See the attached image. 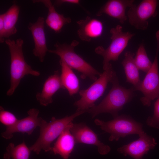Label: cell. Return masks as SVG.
<instances>
[{
    "instance_id": "obj_1",
    "label": "cell",
    "mask_w": 159,
    "mask_h": 159,
    "mask_svg": "<svg viewBox=\"0 0 159 159\" xmlns=\"http://www.w3.org/2000/svg\"><path fill=\"white\" fill-rule=\"evenodd\" d=\"M111 82L112 88L105 97L98 105L86 110L92 118L103 113H109L114 118L117 117L119 112L133 97L135 91L133 87L126 89L120 85L116 73Z\"/></svg>"
},
{
    "instance_id": "obj_2",
    "label": "cell",
    "mask_w": 159,
    "mask_h": 159,
    "mask_svg": "<svg viewBox=\"0 0 159 159\" xmlns=\"http://www.w3.org/2000/svg\"><path fill=\"white\" fill-rule=\"evenodd\" d=\"M5 42L9 48L10 55V86L6 92L7 96H10L14 94L21 80L25 75L38 77L40 73L33 69L25 61L23 51V39L19 38L15 41L7 39Z\"/></svg>"
},
{
    "instance_id": "obj_3",
    "label": "cell",
    "mask_w": 159,
    "mask_h": 159,
    "mask_svg": "<svg viewBox=\"0 0 159 159\" xmlns=\"http://www.w3.org/2000/svg\"><path fill=\"white\" fill-rule=\"evenodd\" d=\"M86 112V111H76L70 116H66L61 119L52 117L50 122H47L40 127L38 138L29 147L31 151L37 154H39L42 150L45 152L51 151L53 142L76 117Z\"/></svg>"
},
{
    "instance_id": "obj_4",
    "label": "cell",
    "mask_w": 159,
    "mask_h": 159,
    "mask_svg": "<svg viewBox=\"0 0 159 159\" xmlns=\"http://www.w3.org/2000/svg\"><path fill=\"white\" fill-rule=\"evenodd\" d=\"M79 44V42L76 40H73L69 44L57 42L54 45L55 49L49 50L48 52L59 56L60 60L69 67L80 72L82 78L88 77L95 81L97 79V76H100L102 73L95 69L75 52L74 49Z\"/></svg>"
},
{
    "instance_id": "obj_5",
    "label": "cell",
    "mask_w": 159,
    "mask_h": 159,
    "mask_svg": "<svg viewBox=\"0 0 159 159\" xmlns=\"http://www.w3.org/2000/svg\"><path fill=\"white\" fill-rule=\"evenodd\" d=\"M94 122L101 130L110 135L109 138L110 141H118L120 138L130 135L137 134L139 136L144 132L141 123L124 115H118L108 121L96 119Z\"/></svg>"
},
{
    "instance_id": "obj_6",
    "label": "cell",
    "mask_w": 159,
    "mask_h": 159,
    "mask_svg": "<svg viewBox=\"0 0 159 159\" xmlns=\"http://www.w3.org/2000/svg\"><path fill=\"white\" fill-rule=\"evenodd\" d=\"M116 73L110 63L99 77L88 88L80 90V98L74 103L77 111H86L94 107L95 102L103 95L108 83L111 82Z\"/></svg>"
},
{
    "instance_id": "obj_7",
    "label": "cell",
    "mask_w": 159,
    "mask_h": 159,
    "mask_svg": "<svg viewBox=\"0 0 159 159\" xmlns=\"http://www.w3.org/2000/svg\"><path fill=\"white\" fill-rule=\"evenodd\" d=\"M110 32L111 34V42L107 48L105 49L102 46H99L95 50L96 54L103 58V68L104 71L108 68L110 61L118 60L119 56L127 46L129 40L135 35L134 34L128 32H123L122 27L119 24L112 28Z\"/></svg>"
},
{
    "instance_id": "obj_8",
    "label": "cell",
    "mask_w": 159,
    "mask_h": 159,
    "mask_svg": "<svg viewBox=\"0 0 159 159\" xmlns=\"http://www.w3.org/2000/svg\"><path fill=\"white\" fill-rule=\"evenodd\" d=\"M157 48L155 56L152 65L143 81L138 91L143 95L140 100L145 106H150L151 101L159 97V73L158 55L159 51V32L156 33Z\"/></svg>"
},
{
    "instance_id": "obj_9",
    "label": "cell",
    "mask_w": 159,
    "mask_h": 159,
    "mask_svg": "<svg viewBox=\"0 0 159 159\" xmlns=\"http://www.w3.org/2000/svg\"><path fill=\"white\" fill-rule=\"evenodd\" d=\"M157 4L156 0H143L138 5L134 4L127 13L129 23L138 29L146 30L148 26V19L157 15Z\"/></svg>"
},
{
    "instance_id": "obj_10",
    "label": "cell",
    "mask_w": 159,
    "mask_h": 159,
    "mask_svg": "<svg viewBox=\"0 0 159 159\" xmlns=\"http://www.w3.org/2000/svg\"><path fill=\"white\" fill-rule=\"evenodd\" d=\"M39 110L32 108L28 111V116L18 120L14 125L6 127L5 130L1 134V137L6 140L11 139L15 133H26L31 134L37 127H41L47 122L38 116Z\"/></svg>"
},
{
    "instance_id": "obj_11",
    "label": "cell",
    "mask_w": 159,
    "mask_h": 159,
    "mask_svg": "<svg viewBox=\"0 0 159 159\" xmlns=\"http://www.w3.org/2000/svg\"><path fill=\"white\" fill-rule=\"evenodd\" d=\"M70 131L76 143L96 146L98 153L102 155H106L110 151V146L101 142L97 134L85 124L72 123Z\"/></svg>"
},
{
    "instance_id": "obj_12",
    "label": "cell",
    "mask_w": 159,
    "mask_h": 159,
    "mask_svg": "<svg viewBox=\"0 0 159 159\" xmlns=\"http://www.w3.org/2000/svg\"><path fill=\"white\" fill-rule=\"evenodd\" d=\"M136 140L118 148V152L125 156L129 155L134 159H143V155L150 150L153 149L157 143L153 138L144 132Z\"/></svg>"
},
{
    "instance_id": "obj_13",
    "label": "cell",
    "mask_w": 159,
    "mask_h": 159,
    "mask_svg": "<svg viewBox=\"0 0 159 159\" xmlns=\"http://www.w3.org/2000/svg\"><path fill=\"white\" fill-rule=\"evenodd\" d=\"M44 23V18L39 17L35 22H30L27 26L31 32L34 42L33 53L41 62L44 61L47 52L49 50L46 44Z\"/></svg>"
},
{
    "instance_id": "obj_14",
    "label": "cell",
    "mask_w": 159,
    "mask_h": 159,
    "mask_svg": "<svg viewBox=\"0 0 159 159\" xmlns=\"http://www.w3.org/2000/svg\"><path fill=\"white\" fill-rule=\"evenodd\" d=\"M60 89H65L59 72L57 70L46 80L41 92L37 93L36 99L41 105L47 106L53 102V95Z\"/></svg>"
},
{
    "instance_id": "obj_15",
    "label": "cell",
    "mask_w": 159,
    "mask_h": 159,
    "mask_svg": "<svg viewBox=\"0 0 159 159\" xmlns=\"http://www.w3.org/2000/svg\"><path fill=\"white\" fill-rule=\"evenodd\" d=\"M134 0H110L107 1L97 12L96 15L100 16L104 14L118 19L123 24L127 19L125 10L133 4Z\"/></svg>"
},
{
    "instance_id": "obj_16",
    "label": "cell",
    "mask_w": 159,
    "mask_h": 159,
    "mask_svg": "<svg viewBox=\"0 0 159 159\" xmlns=\"http://www.w3.org/2000/svg\"><path fill=\"white\" fill-rule=\"evenodd\" d=\"M77 23L79 26L77 35L83 41L89 42L92 39L100 37L102 34L103 24L98 19L87 16L84 19L77 21Z\"/></svg>"
},
{
    "instance_id": "obj_17",
    "label": "cell",
    "mask_w": 159,
    "mask_h": 159,
    "mask_svg": "<svg viewBox=\"0 0 159 159\" xmlns=\"http://www.w3.org/2000/svg\"><path fill=\"white\" fill-rule=\"evenodd\" d=\"M72 122L57 138L54 146L52 147L51 151L54 154H59L63 159H69L76 143L74 138L70 131Z\"/></svg>"
},
{
    "instance_id": "obj_18",
    "label": "cell",
    "mask_w": 159,
    "mask_h": 159,
    "mask_svg": "<svg viewBox=\"0 0 159 159\" xmlns=\"http://www.w3.org/2000/svg\"><path fill=\"white\" fill-rule=\"evenodd\" d=\"M34 3H42L47 8L48 13L45 20L47 25L55 32H60L65 25L70 23L71 19L58 13L50 0H33Z\"/></svg>"
},
{
    "instance_id": "obj_19",
    "label": "cell",
    "mask_w": 159,
    "mask_h": 159,
    "mask_svg": "<svg viewBox=\"0 0 159 159\" xmlns=\"http://www.w3.org/2000/svg\"><path fill=\"white\" fill-rule=\"evenodd\" d=\"M134 54L130 51L125 53L122 62L126 78V82L133 85L134 90H138L142 81L140 77L139 69L134 61Z\"/></svg>"
},
{
    "instance_id": "obj_20",
    "label": "cell",
    "mask_w": 159,
    "mask_h": 159,
    "mask_svg": "<svg viewBox=\"0 0 159 159\" xmlns=\"http://www.w3.org/2000/svg\"><path fill=\"white\" fill-rule=\"evenodd\" d=\"M59 64L61 68L60 77L62 83L65 89L68 91L69 95L72 96L79 91V80L72 69L61 60Z\"/></svg>"
},
{
    "instance_id": "obj_21",
    "label": "cell",
    "mask_w": 159,
    "mask_h": 159,
    "mask_svg": "<svg viewBox=\"0 0 159 159\" xmlns=\"http://www.w3.org/2000/svg\"><path fill=\"white\" fill-rule=\"evenodd\" d=\"M19 6L14 2L4 13V38H8L17 32L16 24L18 21L20 11Z\"/></svg>"
},
{
    "instance_id": "obj_22",
    "label": "cell",
    "mask_w": 159,
    "mask_h": 159,
    "mask_svg": "<svg viewBox=\"0 0 159 159\" xmlns=\"http://www.w3.org/2000/svg\"><path fill=\"white\" fill-rule=\"evenodd\" d=\"M31 151L24 141L16 145L11 143L6 148L3 158L4 159H29Z\"/></svg>"
},
{
    "instance_id": "obj_23",
    "label": "cell",
    "mask_w": 159,
    "mask_h": 159,
    "mask_svg": "<svg viewBox=\"0 0 159 159\" xmlns=\"http://www.w3.org/2000/svg\"><path fill=\"white\" fill-rule=\"evenodd\" d=\"M135 63L139 70L147 73L150 69L152 63L148 56L144 44H141L134 58Z\"/></svg>"
},
{
    "instance_id": "obj_24",
    "label": "cell",
    "mask_w": 159,
    "mask_h": 159,
    "mask_svg": "<svg viewBox=\"0 0 159 159\" xmlns=\"http://www.w3.org/2000/svg\"><path fill=\"white\" fill-rule=\"evenodd\" d=\"M18 120L15 115L12 112L5 110L1 106L0 107V121L6 127L15 124Z\"/></svg>"
},
{
    "instance_id": "obj_25",
    "label": "cell",
    "mask_w": 159,
    "mask_h": 159,
    "mask_svg": "<svg viewBox=\"0 0 159 159\" xmlns=\"http://www.w3.org/2000/svg\"><path fill=\"white\" fill-rule=\"evenodd\" d=\"M146 122L150 127L159 128V97L154 104L153 115L148 118Z\"/></svg>"
},
{
    "instance_id": "obj_26",
    "label": "cell",
    "mask_w": 159,
    "mask_h": 159,
    "mask_svg": "<svg viewBox=\"0 0 159 159\" xmlns=\"http://www.w3.org/2000/svg\"><path fill=\"white\" fill-rule=\"evenodd\" d=\"M4 13L0 15V42L1 43H3L5 41V38L4 37Z\"/></svg>"
},
{
    "instance_id": "obj_27",
    "label": "cell",
    "mask_w": 159,
    "mask_h": 159,
    "mask_svg": "<svg viewBox=\"0 0 159 159\" xmlns=\"http://www.w3.org/2000/svg\"><path fill=\"white\" fill-rule=\"evenodd\" d=\"M80 2L78 0H59L55 1L54 4L58 6L65 3L78 4H80Z\"/></svg>"
}]
</instances>
